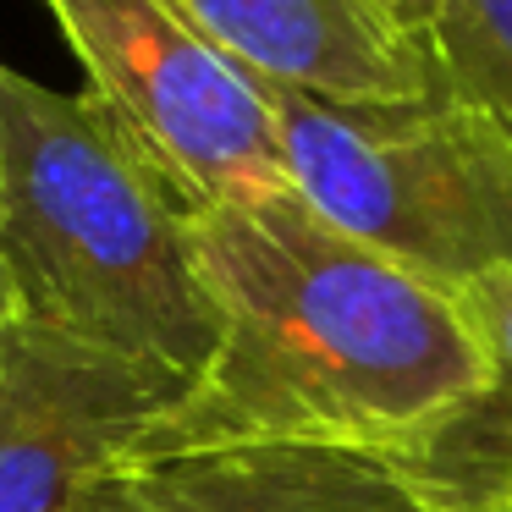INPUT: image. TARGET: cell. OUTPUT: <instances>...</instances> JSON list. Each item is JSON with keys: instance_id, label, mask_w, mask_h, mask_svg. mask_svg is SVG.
I'll return each instance as SVG.
<instances>
[{"instance_id": "5", "label": "cell", "mask_w": 512, "mask_h": 512, "mask_svg": "<svg viewBox=\"0 0 512 512\" xmlns=\"http://www.w3.org/2000/svg\"><path fill=\"white\" fill-rule=\"evenodd\" d=\"M188 386L155 358L12 314L0 325V512H78Z\"/></svg>"}, {"instance_id": "9", "label": "cell", "mask_w": 512, "mask_h": 512, "mask_svg": "<svg viewBox=\"0 0 512 512\" xmlns=\"http://www.w3.org/2000/svg\"><path fill=\"white\" fill-rule=\"evenodd\" d=\"M430 45L446 83L512 122V0H441Z\"/></svg>"}, {"instance_id": "4", "label": "cell", "mask_w": 512, "mask_h": 512, "mask_svg": "<svg viewBox=\"0 0 512 512\" xmlns=\"http://www.w3.org/2000/svg\"><path fill=\"white\" fill-rule=\"evenodd\" d=\"M89 94L133 133L188 210L292 193L265 78L171 0H45Z\"/></svg>"}, {"instance_id": "6", "label": "cell", "mask_w": 512, "mask_h": 512, "mask_svg": "<svg viewBox=\"0 0 512 512\" xmlns=\"http://www.w3.org/2000/svg\"><path fill=\"white\" fill-rule=\"evenodd\" d=\"M78 512H446L424 474L347 446H204L111 468Z\"/></svg>"}, {"instance_id": "2", "label": "cell", "mask_w": 512, "mask_h": 512, "mask_svg": "<svg viewBox=\"0 0 512 512\" xmlns=\"http://www.w3.org/2000/svg\"><path fill=\"white\" fill-rule=\"evenodd\" d=\"M193 210L122 122L0 61V248L17 309L199 380L221 309L193 254Z\"/></svg>"}, {"instance_id": "8", "label": "cell", "mask_w": 512, "mask_h": 512, "mask_svg": "<svg viewBox=\"0 0 512 512\" xmlns=\"http://www.w3.org/2000/svg\"><path fill=\"white\" fill-rule=\"evenodd\" d=\"M457 298L485 342L490 386L435 435L413 468L446 512H496L512 479V270L479 276Z\"/></svg>"}, {"instance_id": "13", "label": "cell", "mask_w": 512, "mask_h": 512, "mask_svg": "<svg viewBox=\"0 0 512 512\" xmlns=\"http://www.w3.org/2000/svg\"><path fill=\"white\" fill-rule=\"evenodd\" d=\"M496 512H507V507H496Z\"/></svg>"}, {"instance_id": "1", "label": "cell", "mask_w": 512, "mask_h": 512, "mask_svg": "<svg viewBox=\"0 0 512 512\" xmlns=\"http://www.w3.org/2000/svg\"><path fill=\"white\" fill-rule=\"evenodd\" d=\"M188 226L221 353L127 463L259 441L419 463L490 386L463 298L391 265L298 188L193 210Z\"/></svg>"}, {"instance_id": "12", "label": "cell", "mask_w": 512, "mask_h": 512, "mask_svg": "<svg viewBox=\"0 0 512 512\" xmlns=\"http://www.w3.org/2000/svg\"><path fill=\"white\" fill-rule=\"evenodd\" d=\"M501 507H507V512H512V479H507V490H501Z\"/></svg>"}, {"instance_id": "7", "label": "cell", "mask_w": 512, "mask_h": 512, "mask_svg": "<svg viewBox=\"0 0 512 512\" xmlns=\"http://www.w3.org/2000/svg\"><path fill=\"white\" fill-rule=\"evenodd\" d=\"M254 78L325 100H419L441 83L430 34L375 0H171Z\"/></svg>"}, {"instance_id": "11", "label": "cell", "mask_w": 512, "mask_h": 512, "mask_svg": "<svg viewBox=\"0 0 512 512\" xmlns=\"http://www.w3.org/2000/svg\"><path fill=\"white\" fill-rule=\"evenodd\" d=\"M12 314H23V309H17V287H12V270H6V248H0V325Z\"/></svg>"}, {"instance_id": "10", "label": "cell", "mask_w": 512, "mask_h": 512, "mask_svg": "<svg viewBox=\"0 0 512 512\" xmlns=\"http://www.w3.org/2000/svg\"><path fill=\"white\" fill-rule=\"evenodd\" d=\"M380 12H391L402 28H413V34H430L435 17H441V0H375Z\"/></svg>"}, {"instance_id": "3", "label": "cell", "mask_w": 512, "mask_h": 512, "mask_svg": "<svg viewBox=\"0 0 512 512\" xmlns=\"http://www.w3.org/2000/svg\"><path fill=\"white\" fill-rule=\"evenodd\" d=\"M287 177L325 221L441 292L512 270V122L435 83L419 100H325L265 83Z\"/></svg>"}]
</instances>
